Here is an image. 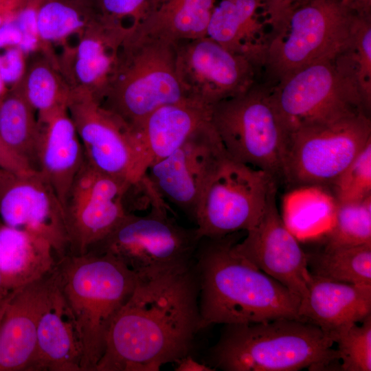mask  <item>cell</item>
<instances>
[{"label": "cell", "instance_id": "cell-1", "mask_svg": "<svg viewBox=\"0 0 371 371\" xmlns=\"http://www.w3.org/2000/svg\"><path fill=\"white\" fill-rule=\"evenodd\" d=\"M199 295L194 262L182 271L138 280L111 324L95 371H158L191 355L203 330Z\"/></svg>", "mask_w": 371, "mask_h": 371}, {"label": "cell", "instance_id": "cell-2", "mask_svg": "<svg viewBox=\"0 0 371 371\" xmlns=\"http://www.w3.org/2000/svg\"><path fill=\"white\" fill-rule=\"evenodd\" d=\"M232 234L203 237L195 252L202 328L300 319L301 298L236 254Z\"/></svg>", "mask_w": 371, "mask_h": 371}, {"label": "cell", "instance_id": "cell-3", "mask_svg": "<svg viewBox=\"0 0 371 371\" xmlns=\"http://www.w3.org/2000/svg\"><path fill=\"white\" fill-rule=\"evenodd\" d=\"M334 344L302 319L225 324L205 363L224 371L320 370L339 361Z\"/></svg>", "mask_w": 371, "mask_h": 371}, {"label": "cell", "instance_id": "cell-4", "mask_svg": "<svg viewBox=\"0 0 371 371\" xmlns=\"http://www.w3.org/2000/svg\"><path fill=\"white\" fill-rule=\"evenodd\" d=\"M56 280L74 319L82 350V371H95L111 324L131 296L137 276L107 253L66 255L58 260Z\"/></svg>", "mask_w": 371, "mask_h": 371}, {"label": "cell", "instance_id": "cell-5", "mask_svg": "<svg viewBox=\"0 0 371 371\" xmlns=\"http://www.w3.org/2000/svg\"><path fill=\"white\" fill-rule=\"evenodd\" d=\"M177 42L132 30L100 104L128 131L155 109L187 99L176 70Z\"/></svg>", "mask_w": 371, "mask_h": 371}, {"label": "cell", "instance_id": "cell-6", "mask_svg": "<svg viewBox=\"0 0 371 371\" xmlns=\"http://www.w3.org/2000/svg\"><path fill=\"white\" fill-rule=\"evenodd\" d=\"M143 181L149 196V211L143 215L128 213L88 252L109 254L138 280H148L190 268L201 238L196 227L181 225L168 213L167 203L146 176Z\"/></svg>", "mask_w": 371, "mask_h": 371}, {"label": "cell", "instance_id": "cell-7", "mask_svg": "<svg viewBox=\"0 0 371 371\" xmlns=\"http://www.w3.org/2000/svg\"><path fill=\"white\" fill-rule=\"evenodd\" d=\"M358 16L341 0L293 3L283 12L269 47L262 81L273 85L311 63L334 56L348 42Z\"/></svg>", "mask_w": 371, "mask_h": 371}, {"label": "cell", "instance_id": "cell-8", "mask_svg": "<svg viewBox=\"0 0 371 371\" xmlns=\"http://www.w3.org/2000/svg\"><path fill=\"white\" fill-rule=\"evenodd\" d=\"M370 140V115L363 111L295 128L285 140L281 179L295 189L330 186Z\"/></svg>", "mask_w": 371, "mask_h": 371}, {"label": "cell", "instance_id": "cell-9", "mask_svg": "<svg viewBox=\"0 0 371 371\" xmlns=\"http://www.w3.org/2000/svg\"><path fill=\"white\" fill-rule=\"evenodd\" d=\"M210 120L232 159L281 179L288 131L269 84L259 80L246 91L214 104Z\"/></svg>", "mask_w": 371, "mask_h": 371}, {"label": "cell", "instance_id": "cell-10", "mask_svg": "<svg viewBox=\"0 0 371 371\" xmlns=\"http://www.w3.org/2000/svg\"><path fill=\"white\" fill-rule=\"evenodd\" d=\"M276 181L268 172L227 154L200 199L195 218L200 238H218L254 227L263 214Z\"/></svg>", "mask_w": 371, "mask_h": 371}, {"label": "cell", "instance_id": "cell-11", "mask_svg": "<svg viewBox=\"0 0 371 371\" xmlns=\"http://www.w3.org/2000/svg\"><path fill=\"white\" fill-rule=\"evenodd\" d=\"M273 100L288 133L300 126L363 111L352 81L334 56L311 63L270 85Z\"/></svg>", "mask_w": 371, "mask_h": 371}, {"label": "cell", "instance_id": "cell-12", "mask_svg": "<svg viewBox=\"0 0 371 371\" xmlns=\"http://www.w3.org/2000/svg\"><path fill=\"white\" fill-rule=\"evenodd\" d=\"M132 183L100 172L85 161L63 205L68 255L87 254L128 214L125 194Z\"/></svg>", "mask_w": 371, "mask_h": 371}, {"label": "cell", "instance_id": "cell-13", "mask_svg": "<svg viewBox=\"0 0 371 371\" xmlns=\"http://www.w3.org/2000/svg\"><path fill=\"white\" fill-rule=\"evenodd\" d=\"M177 46V75L187 99L212 106L246 91L262 76L247 58L207 36Z\"/></svg>", "mask_w": 371, "mask_h": 371}, {"label": "cell", "instance_id": "cell-14", "mask_svg": "<svg viewBox=\"0 0 371 371\" xmlns=\"http://www.w3.org/2000/svg\"><path fill=\"white\" fill-rule=\"evenodd\" d=\"M227 155L211 120L197 128L172 153L144 175L155 191L195 222L201 195Z\"/></svg>", "mask_w": 371, "mask_h": 371}, {"label": "cell", "instance_id": "cell-15", "mask_svg": "<svg viewBox=\"0 0 371 371\" xmlns=\"http://www.w3.org/2000/svg\"><path fill=\"white\" fill-rule=\"evenodd\" d=\"M67 107L87 163L119 179L139 181L137 153L127 128L86 89L70 87Z\"/></svg>", "mask_w": 371, "mask_h": 371}, {"label": "cell", "instance_id": "cell-16", "mask_svg": "<svg viewBox=\"0 0 371 371\" xmlns=\"http://www.w3.org/2000/svg\"><path fill=\"white\" fill-rule=\"evenodd\" d=\"M0 219L6 225L46 239L58 260L68 255L63 205L39 171L23 175L5 172L0 180Z\"/></svg>", "mask_w": 371, "mask_h": 371}, {"label": "cell", "instance_id": "cell-17", "mask_svg": "<svg viewBox=\"0 0 371 371\" xmlns=\"http://www.w3.org/2000/svg\"><path fill=\"white\" fill-rule=\"evenodd\" d=\"M276 190L256 225L233 248L254 267L288 288L301 299L311 279L307 254L300 247L279 214Z\"/></svg>", "mask_w": 371, "mask_h": 371}, {"label": "cell", "instance_id": "cell-18", "mask_svg": "<svg viewBox=\"0 0 371 371\" xmlns=\"http://www.w3.org/2000/svg\"><path fill=\"white\" fill-rule=\"evenodd\" d=\"M280 20L270 0H220L207 36L230 52L249 60L262 73Z\"/></svg>", "mask_w": 371, "mask_h": 371}, {"label": "cell", "instance_id": "cell-19", "mask_svg": "<svg viewBox=\"0 0 371 371\" xmlns=\"http://www.w3.org/2000/svg\"><path fill=\"white\" fill-rule=\"evenodd\" d=\"M55 286L54 268L10 295L0 322V371H30L39 320Z\"/></svg>", "mask_w": 371, "mask_h": 371}, {"label": "cell", "instance_id": "cell-20", "mask_svg": "<svg viewBox=\"0 0 371 371\" xmlns=\"http://www.w3.org/2000/svg\"><path fill=\"white\" fill-rule=\"evenodd\" d=\"M211 108L185 99L159 107L128 131L137 153L140 179L152 164L170 155L197 128L210 121Z\"/></svg>", "mask_w": 371, "mask_h": 371}, {"label": "cell", "instance_id": "cell-21", "mask_svg": "<svg viewBox=\"0 0 371 371\" xmlns=\"http://www.w3.org/2000/svg\"><path fill=\"white\" fill-rule=\"evenodd\" d=\"M298 314L300 319L317 326L334 342L351 326L371 315V286L339 282L311 274Z\"/></svg>", "mask_w": 371, "mask_h": 371}, {"label": "cell", "instance_id": "cell-22", "mask_svg": "<svg viewBox=\"0 0 371 371\" xmlns=\"http://www.w3.org/2000/svg\"><path fill=\"white\" fill-rule=\"evenodd\" d=\"M38 171L50 183L63 205L85 156L67 106L38 122Z\"/></svg>", "mask_w": 371, "mask_h": 371}, {"label": "cell", "instance_id": "cell-23", "mask_svg": "<svg viewBox=\"0 0 371 371\" xmlns=\"http://www.w3.org/2000/svg\"><path fill=\"white\" fill-rule=\"evenodd\" d=\"M132 30L104 19L100 14L84 32L72 58L78 85L100 102L115 68L118 54Z\"/></svg>", "mask_w": 371, "mask_h": 371}, {"label": "cell", "instance_id": "cell-24", "mask_svg": "<svg viewBox=\"0 0 371 371\" xmlns=\"http://www.w3.org/2000/svg\"><path fill=\"white\" fill-rule=\"evenodd\" d=\"M82 361L76 324L56 280L49 302L39 320L30 371H82Z\"/></svg>", "mask_w": 371, "mask_h": 371}, {"label": "cell", "instance_id": "cell-25", "mask_svg": "<svg viewBox=\"0 0 371 371\" xmlns=\"http://www.w3.org/2000/svg\"><path fill=\"white\" fill-rule=\"evenodd\" d=\"M57 262L46 239L0 223V273L11 291L47 276Z\"/></svg>", "mask_w": 371, "mask_h": 371}, {"label": "cell", "instance_id": "cell-26", "mask_svg": "<svg viewBox=\"0 0 371 371\" xmlns=\"http://www.w3.org/2000/svg\"><path fill=\"white\" fill-rule=\"evenodd\" d=\"M216 1L166 0L133 31L175 42L204 37Z\"/></svg>", "mask_w": 371, "mask_h": 371}, {"label": "cell", "instance_id": "cell-27", "mask_svg": "<svg viewBox=\"0 0 371 371\" xmlns=\"http://www.w3.org/2000/svg\"><path fill=\"white\" fill-rule=\"evenodd\" d=\"M39 134L36 112L24 93L21 80L0 99V137L15 154L38 170Z\"/></svg>", "mask_w": 371, "mask_h": 371}, {"label": "cell", "instance_id": "cell-28", "mask_svg": "<svg viewBox=\"0 0 371 371\" xmlns=\"http://www.w3.org/2000/svg\"><path fill=\"white\" fill-rule=\"evenodd\" d=\"M310 273L330 280L371 286V244L324 247L307 254Z\"/></svg>", "mask_w": 371, "mask_h": 371}, {"label": "cell", "instance_id": "cell-29", "mask_svg": "<svg viewBox=\"0 0 371 371\" xmlns=\"http://www.w3.org/2000/svg\"><path fill=\"white\" fill-rule=\"evenodd\" d=\"M100 16L95 5L78 0H42L37 11L41 41L57 42L85 30Z\"/></svg>", "mask_w": 371, "mask_h": 371}, {"label": "cell", "instance_id": "cell-30", "mask_svg": "<svg viewBox=\"0 0 371 371\" xmlns=\"http://www.w3.org/2000/svg\"><path fill=\"white\" fill-rule=\"evenodd\" d=\"M357 87L366 109H371V16H359L346 44L335 56Z\"/></svg>", "mask_w": 371, "mask_h": 371}, {"label": "cell", "instance_id": "cell-31", "mask_svg": "<svg viewBox=\"0 0 371 371\" xmlns=\"http://www.w3.org/2000/svg\"><path fill=\"white\" fill-rule=\"evenodd\" d=\"M24 93L41 122L67 106L70 87L55 69L45 60H38L25 70L21 79Z\"/></svg>", "mask_w": 371, "mask_h": 371}, {"label": "cell", "instance_id": "cell-32", "mask_svg": "<svg viewBox=\"0 0 371 371\" xmlns=\"http://www.w3.org/2000/svg\"><path fill=\"white\" fill-rule=\"evenodd\" d=\"M371 244V196L363 199L336 203L334 223L325 247Z\"/></svg>", "mask_w": 371, "mask_h": 371}, {"label": "cell", "instance_id": "cell-33", "mask_svg": "<svg viewBox=\"0 0 371 371\" xmlns=\"http://www.w3.org/2000/svg\"><path fill=\"white\" fill-rule=\"evenodd\" d=\"M336 203L371 196V140L330 186Z\"/></svg>", "mask_w": 371, "mask_h": 371}, {"label": "cell", "instance_id": "cell-34", "mask_svg": "<svg viewBox=\"0 0 371 371\" xmlns=\"http://www.w3.org/2000/svg\"><path fill=\"white\" fill-rule=\"evenodd\" d=\"M361 323L353 324L335 339L341 370H371V315Z\"/></svg>", "mask_w": 371, "mask_h": 371}, {"label": "cell", "instance_id": "cell-35", "mask_svg": "<svg viewBox=\"0 0 371 371\" xmlns=\"http://www.w3.org/2000/svg\"><path fill=\"white\" fill-rule=\"evenodd\" d=\"M161 3L160 0H97L95 5L104 19L134 30Z\"/></svg>", "mask_w": 371, "mask_h": 371}, {"label": "cell", "instance_id": "cell-36", "mask_svg": "<svg viewBox=\"0 0 371 371\" xmlns=\"http://www.w3.org/2000/svg\"><path fill=\"white\" fill-rule=\"evenodd\" d=\"M41 1L25 0L14 16L22 34L18 48L24 54L34 51L41 42L37 30V11Z\"/></svg>", "mask_w": 371, "mask_h": 371}, {"label": "cell", "instance_id": "cell-37", "mask_svg": "<svg viewBox=\"0 0 371 371\" xmlns=\"http://www.w3.org/2000/svg\"><path fill=\"white\" fill-rule=\"evenodd\" d=\"M3 49L0 53V77L9 88L18 83L25 74V54L16 47Z\"/></svg>", "mask_w": 371, "mask_h": 371}, {"label": "cell", "instance_id": "cell-38", "mask_svg": "<svg viewBox=\"0 0 371 371\" xmlns=\"http://www.w3.org/2000/svg\"><path fill=\"white\" fill-rule=\"evenodd\" d=\"M0 168L11 172L23 175L35 170L15 154L0 137Z\"/></svg>", "mask_w": 371, "mask_h": 371}, {"label": "cell", "instance_id": "cell-39", "mask_svg": "<svg viewBox=\"0 0 371 371\" xmlns=\"http://www.w3.org/2000/svg\"><path fill=\"white\" fill-rule=\"evenodd\" d=\"M21 41L22 34L13 16L0 27V49L19 47Z\"/></svg>", "mask_w": 371, "mask_h": 371}, {"label": "cell", "instance_id": "cell-40", "mask_svg": "<svg viewBox=\"0 0 371 371\" xmlns=\"http://www.w3.org/2000/svg\"><path fill=\"white\" fill-rule=\"evenodd\" d=\"M176 371H214V368H212L205 363H199L194 359L191 355L184 357L175 362Z\"/></svg>", "mask_w": 371, "mask_h": 371}, {"label": "cell", "instance_id": "cell-41", "mask_svg": "<svg viewBox=\"0 0 371 371\" xmlns=\"http://www.w3.org/2000/svg\"><path fill=\"white\" fill-rule=\"evenodd\" d=\"M25 0H0V27L14 16Z\"/></svg>", "mask_w": 371, "mask_h": 371}, {"label": "cell", "instance_id": "cell-42", "mask_svg": "<svg viewBox=\"0 0 371 371\" xmlns=\"http://www.w3.org/2000/svg\"><path fill=\"white\" fill-rule=\"evenodd\" d=\"M359 16H371V0H341Z\"/></svg>", "mask_w": 371, "mask_h": 371}, {"label": "cell", "instance_id": "cell-43", "mask_svg": "<svg viewBox=\"0 0 371 371\" xmlns=\"http://www.w3.org/2000/svg\"><path fill=\"white\" fill-rule=\"evenodd\" d=\"M298 0H271V6L278 15L283 12L293 3Z\"/></svg>", "mask_w": 371, "mask_h": 371}, {"label": "cell", "instance_id": "cell-44", "mask_svg": "<svg viewBox=\"0 0 371 371\" xmlns=\"http://www.w3.org/2000/svg\"><path fill=\"white\" fill-rule=\"evenodd\" d=\"M12 291L5 284L3 277L0 273V302L5 301Z\"/></svg>", "mask_w": 371, "mask_h": 371}, {"label": "cell", "instance_id": "cell-45", "mask_svg": "<svg viewBox=\"0 0 371 371\" xmlns=\"http://www.w3.org/2000/svg\"><path fill=\"white\" fill-rule=\"evenodd\" d=\"M8 89V87L4 83L1 78L0 77V99L5 93Z\"/></svg>", "mask_w": 371, "mask_h": 371}, {"label": "cell", "instance_id": "cell-46", "mask_svg": "<svg viewBox=\"0 0 371 371\" xmlns=\"http://www.w3.org/2000/svg\"><path fill=\"white\" fill-rule=\"evenodd\" d=\"M7 300L5 301H3V302H0V322H1V319L2 318L3 314V312H4V310H5Z\"/></svg>", "mask_w": 371, "mask_h": 371}, {"label": "cell", "instance_id": "cell-47", "mask_svg": "<svg viewBox=\"0 0 371 371\" xmlns=\"http://www.w3.org/2000/svg\"><path fill=\"white\" fill-rule=\"evenodd\" d=\"M78 1H80L88 3L95 5L97 0H78Z\"/></svg>", "mask_w": 371, "mask_h": 371}, {"label": "cell", "instance_id": "cell-48", "mask_svg": "<svg viewBox=\"0 0 371 371\" xmlns=\"http://www.w3.org/2000/svg\"><path fill=\"white\" fill-rule=\"evenodd\" d=\"M7 170L0 168V179L3 177Z\"/></svg>", "mask_w": 371, "mask_h": 371}, {"label": "cell", "instance_id": "cell-49", "mask_svg": "<svg viewBox=\"0 0 371 371\" xmlns=\"http://www.w3.org/2000/svg\"><path fill=\"white\" fill-rule=\"evenodd\" d=\"M162 3H164L166 0H160Z\"/></svg>", "mask_w": 371, "mask_h": 371}, {"label": "cell", "instance_id": "cell-50", "mask_svg": "<svg viewBox=\"0 0 371 371\" xmlns=\"http://www.w3.org/2000/svg\"><path fill=\"white\" fill-rule=\"evenodd\" d=\"M1 223V219H0V223Z\"/></svg>", "mask_w": 371, "mask_h": 371}]
</instances>
